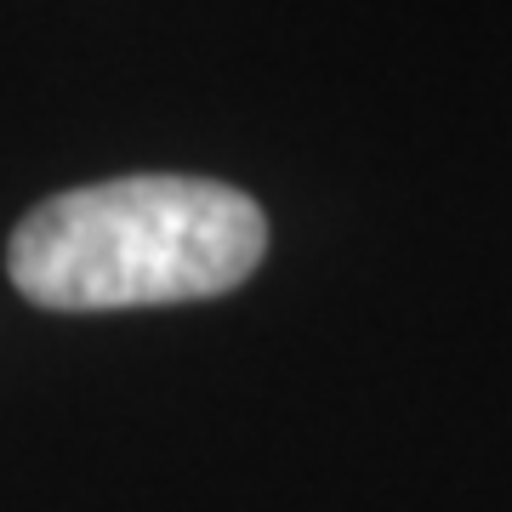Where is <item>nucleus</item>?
Returning a JSON list of instances; mask_svg holds the SVG:
<instances>
[{
    "label": "nucleus",
    "mask_w": 512,
    "mask_h": 512,
    "mask_svg": "<svg viewBox=\"0 0 512 512\" xmlns=\"http://www.w3.org/2000/svg\"><path fill=\"white\" fill-rule=\"evenodd\" d=\"M268 256V217L211 177H109L52 194L12 228L6 274L35 308L109 313L205 302Z\"/></svg>",
    "instance_id": "obj_1"
}]
</instances>
